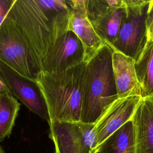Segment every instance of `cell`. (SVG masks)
I'll return each instance as SVG.
<instances>
[{
	"mask_svg": "<svg viewBox=\"0 0 153 153\" xmlns=\"http://www.w3.org/2000/svg\"><path fill=\"white\" fill-rule=\"evenodd\" d=\"M67 2L70 8L68 30L72 32L80 40L84 49L85 63L105 44L96 33L88 19L87 0H71Z\"/></svg>",
	"mask_w": 153,
	"mask_h": 153,
	"instance_id": "cell-11",
	"label": "cell"
},
{
	"mask_svg": "<svg viewBox=\"0 0 153 153\" xmlns=\"http://www.w3.org/2000/svg\"><path fill=\"white\" fill-rule=\"evenodd\" d=\"M14 0H0V26L7 16Z\"/></svg>",
	"mask_w": 153,
	"mask_h": 153,
	"instance_id": "cell-17",
	"label": "cell"
},
{
	"mask_svg": "<svg viewBox=\"0 0 153 153\" xmlns=\"http://www.w3.org/2000/svg\"><path fill=\"white\" fill-rule=\"evenodd\" d=\"M150 1L124 0L125 9L119 30L111 48L135 60L146 42V19Z\"/></svg>",
	"mask_w": 153,
	"mask_h": 153,
	"instance_id": "cell-5",
	"label": "cell"
},
{
	"mask_svg": "<svg viewBox=\"0 0 153 153\" xmlns=\"http://www.w3.org/2000/svg\"><path fill=\"white\" fill-rule=\"evenodd\" d=\"M84 63L82 45L78 37L68 30L55 41L41 65V72L58 74Z\"/></svg>",
	"mask_w": 153,
	"mask_h": 153,
	"instance_id": "cell-10",
	"label": "cell"
},
{
	"mask_svg": "<svg viewBox=\"0 0 153 153\" xmlns=\"http://www.w3.org/2000/svg\"><path fill=\"white\" fill-rule=\"evenodd\" d=\"M0 61L37 81L41 69L14 20L8 13L0 26Z\"/></svg>",
	"mask_w": 153,
	"mask_h": 153,
	"instance_id": "cell-4",
	"label": "cell"
},
{
	"mask_svg": "<svg viewBox=\"0 0 153 153\" xmlns=\"http://www.w3.org/2000/svg\"><path fill=\"white\" fill-rule=\"evenodd\" d=\"M112 51L104 44L85 63L81 122L94 124L104 110L118 98L112 66Z\"/></svg>",
	"mask_w": 153,
	"mask_h": 153,
	"instance_id": "cell-2",
	"label": "cell"
},
{
	"mask_svg": "<svg viewBox=\"0 0 153 153\" xmlns=\"http://www.w3.org/2000/svg\"><path fill=\"white\" fill-rule=\"evenodd\" d=\"M87 13L96 33L111 47L117 36L125 5L124 0H87Z\"/></svg>",
	"mask_w": 153,
	"mask_h": 153,
	"instance_id": "cell-7",
	"label": "cell"
},
{
	"mask_svg": "<svg viewBox=\"0 0 153 153\" xmlns=\"http://www.w3.org/2000/svg\"><path fill=\"white\" fill-rule=\"evenodd\" d=\"M135 70L142 90V98L153 95V41H147L135 60Z\"/></svg>",
	"mask_w": 153,
	"mask_h": 153,
	"instance_id": "cell-14",
	"label": "cell"
},
{
	"mask_svg": "<svg viewBox=\"0 0 153 153\" xmlns=\"http://www.w3.org/2000/svg\"><path fill=\"white\" fill-rule=\"evenodd\" d=\"M112 66L118 97L132 96L142 97V90L135 70V60L121 52L113 51Z\"/></svg>",
	"mask_w": 153,
	"mask_h": 153,
	"instance_id": "cell-12",
	"label": "cell"
},
{
	"mask_svg": "<svg viewBox=\"0 0 153 153\" xmlns=\"http://www.w3.org/2000/svg\"><path fill=\"white\" fill-rule=\"evenodd\" d=\"M131 121L136 153H153V109L145 98L138 103Z\"/></svg>",
	"mask_w": 153,
	"mask_h": 153,
	"instance_id": "cell-13",
	"label": "cell"
},
{
	"mask_svg": "<svg viewBox=\"0 0 153 153\" xmlns=\"http://www.w3.org/2000/svg\"><path fill=\"white\" fill-rule=\"evenodd\" d=\"M102 153H136L131 120L112 134L99 148Z\"/></svg>",
	"mask_w": 153,
	"mask_h": 153,
	"instance_id": "cell-15",
	"label": "cell"
},
{
	"mask_svg": "<svg viewBox=\"0 0 153 153\" xmlns=\"http://www.w3.org/2000/svg\"><path fill=\"white\" fill-rule=\"evenodd\" d=\"M145 99L149 103V104L151 105V106H152V108L153 109V95L147 97H145Z\"/></svg>",
	"mask_w": 153,
	"mask_h": 153,
	"instance_id": "cell-21",
	"label": "cell"
},
{
	"mask_svg": "<svg viewBox=\"0 0 153 153\" xmlns=\"http://www.w3.org/2000/svg\"><path fill=\"white\" fill-rule=\"evenodd\" d=\"M48 124L54 153H91L94 142V124L57 121Z\"/></svg>",
	"mask_w": 153,
	"mask_h": 153,
	"instance_id": "cell-6",
	"label": "cell"
},
{
	"mask_svg": "<svg viewBox=\"0 0 153 153\" xmlns=\"http://www.w3.org/2000/svg\"><path fill=\"white\" fill-rule=\"evenodd\" d=\"M147 38L148 40L153 41V26L147 29Z\"/></svg>",
	"mask_w": 153,
	"mask_h": 153,
	"instance_id": "cell-20",
	"label": "cell"
},
{
	"mask_svg": "<svg viewBox=\"0 0 153 153\" xmlns=\"http://www.w3.org/2000/svg\"><path fill=\"white\" fill-rule=\"evenodd\" d=\"M94 153H102V152H100V151H97L94 152Z\"/></svg>",
	"mask_w": 153,
	"mask_h": 153,
	"instance_id": "cell-23",
	"label": "cell"
},
{
	"mask_svg": "<svg viewBox=\"0 0 153 153\" xmlns=\"http://www.w3.org/2000/svg\"><path fill=\"white\" fill-rule=\"evenodd\" d=\"M0 74L10 93L48 123L50 118L46 103L37 82L20 75L1 61Z\"/></svg>",
	"mask_w": 153,
	"mask_h": 153,
	"instance_id": "cell-9",
	"label": "cell"
},
{
	"mask_svg": "<svg viewBox=\"0 0 153 153\" xmlns=\"http://www.w3.org/2000/svg\"><path fill=\"white\" fill-rule=\"evenodd\" d=\"M69 6L64 0H14V20L41 69L57 39L68 31Z\"/></svg>",
	"mask_w": 153,
	"mask_h": 153,
	"instance_id": "cell-1",
	"label": "cell"
},
{
	"mask_svg": "<svg viewBox=\"0 0 153 153\" xmlns=\"http://www.w3.org/2000/svg\"><path fill=\"white\" fill-rule=\"evenodd\" d=\"M0 153H4V151L1 145H0Z\"/></svg>",
	"mask_w": 153,
	"mask_h": 153,
	"instance_id": "cell-22",
	"label": "cell"
},
{
	"mask_svg": "<svg viewBox=\"0 0 153 153\" xmlns=\"http://www.w3.org/2000/svg\"><path fill=\"white\" fill-rule=\"evenodd\" d=\"M142 97L139 96L118 98L102 113L94 124V146L91 153L115 131L127 122L131 120L136 106Z\"/></svg>",
	"mask_w": 153,
	"mask_h": 153,
	"instance_id": "cell-8",
	"label": "cell"
},
{
	"mask_svg": "<svg viewBox=\"0 0 153 153\" xmlns=\"http://www.w3.org/2000/svg\"><path fill=\"white\" fill-rule=\"evenodd\" d=\"M153 26V0H151L149 4V7L146 19L147 29Z\"/></svg>",
	"mask_w": 153,
	"mask_h": 153,
	"instance_id": "cell-18",
	"label": "cell"
},
{
	"mask_svg": "<svg viewBox=\"0 0 153 153\" xmlns=\"http://www.w3.org/2000/svg\"><path fill=\"white\" fill-rule=\"evenodd\" d=\"M20 108V103L10 93L0 94V142L11 134Z\"/></svg>",
	"mask_w": 153,
	"mask_h": 153,
	"instance_id": "cell-16",
	"label": "cell"
},
{
	"mask_svg": "<svg viewBox=\"0 0 153 153\" xmlns=\"http://www.w3.org/2000/svg\"><path fill=\"white\" fill-rule=\"evenodd\" d=\"M5 93H10V91L7 84L0 74V94Z\"/></svg>",
	"mask_w": 153,
	"mask_h": 153,
	"instance_id": "cell-19",
	"label": "cell"
},
{
	"mask_svg": "<svg viewBox=\"0 0 153 153\" xmlns=\"http://www.w3.org/2000/svg\"><path fill=\"white\" fill-rule=\"evenodd\" d=\"M84 70L82 63L58 74L41 73L36 82L46 103L50 122L80 121Z\"/></svg>",
	"mask_w": 153,
	"mask_h": 153,
	"instance_id": "cell-3",
	"label": "cell"
}]
</instances>
